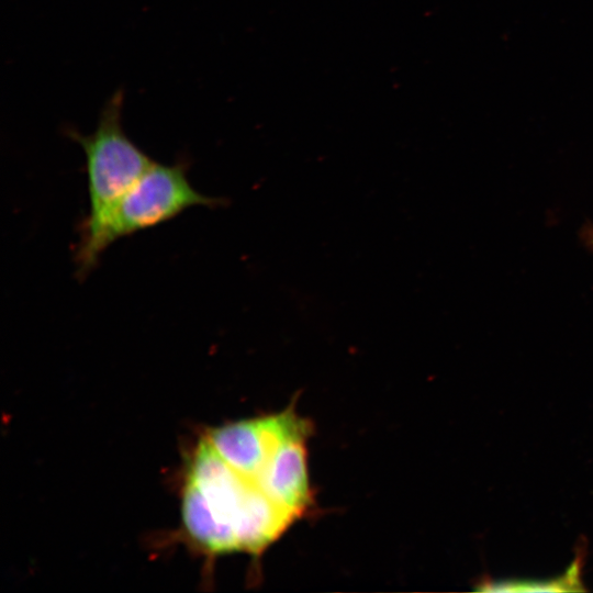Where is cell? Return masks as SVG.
I'll return each instance as SVG.
<instances>
[{"label":"cell","mask_w":593,"mask_h":593,"mask_svg":"<svg viewBox=\"0 0 593 593\" xmlns=\"http://www.w3.org/2000/svg\"><path fill=\"white\" fill-rule=\"evenodd\" d=\"M223 203L192 187L184 160L170 165L153 161L97 222L81 224L75 257L78 276H87L118 239L168 222L187 209Z\"/></svg>","instance_id":"6da1fadb"},{"label":"cell","mask_w":593,"mask_h":593,"mask_svg":"<svg viewBox=\"0 0 593 593\" xmlns=\"http://www.w3.org/2000/svg\"><path fill=\"white\" fill-rule=\"evenodd\" d=\"M123 103L124 91L119 89L105 102L91 134L66 130L86 157L89 212L82 224L97 222L154 161L124 132Z\"/></svg>","instance_id":"7a4b0ae2"},{"label":"cell","mask_w":593,"mask_h":593,"mask_svg":"<svg viewBox=\"0 0 593 593\" xmlns=\"http://www.w3.org/2000/svg\"><path fill=\"white\" fill-rule=\"evenodd\" d=\"M309 427L289 407L278 414L220 426L204 438L232 468L257 483L281 443Z\"/></svg>","instance_id":"3957f363"},{"label":"cell","mask_w":593,"mask_h":593,"mask_svg":"<svg viewBox=\"0 0 593 593\" xmlns=\"http://www.w3.org/2000/svg\"><path fill=\"white\" fill-rule=\"evenodd\" d=\"M309 428L287 437L257 481L261 490L296 519L312 504L307 472Z\"/></svg>","instance_id":"277c9868"},{"label":"cell","mask_w":593,"mask_h":593,"mask_svg":"<svg viewBox=\"0 0 593 593\" xmlns=\"http://www.w3.org/2000/svg\"><path fill=\"white\" fill-rule=\"evenodd\" d=\"M580 238L584 246L593 253V223L585 224L580 232Z\"/></svg>","instance_id":"5b68a950"}]
</instances>
